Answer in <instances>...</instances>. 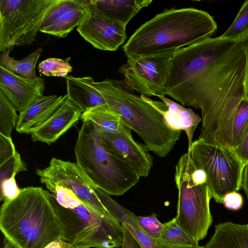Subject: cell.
<instances>
[{
  "label": "cell",
  "instance_id": "1",
  "mask_svg": "<svg viewBox=\"0 0 248 248\" xmlns=\"http://www.w3.org/2000/svg\"><path fill=\"white\" fill-rule=\"evenodd\" d=\"M248 35L220 36L178 49L170 65L165 94L184 106L200 109L197 140L232 150L233 121L246 97Z\"/></svg>",
  "mask_w": 248,
  "mask_h": 248
},
{
  "label": "cell",
  "instance_id": "2",
  "mask_svg": "<svg viewBox=\"0 0 248 248\" xmlns=\"http://www.w3.org/2000/svg\"><path fill=\"white\" fill-rule=\"evenodd\" d=\"M217 25L204 11L166 10L140 26L123 47L126 57L178 50L211 38Z\"/></svg>",
  "mask_w": 248,
  "mask_h": 248
},
{
  "label": "cell",
  "instance_id": "3",
  "mask_svg": "<svg viewBox=\"0 0 248 248\" xmlns=\"http://www.w3.org/2000/svg\"><path fill=\"white\" fill-rule=\"evenodd\" d=\"M0 229L5 239L17 248H45L63 238L50 192L41 187L20 188L16 198L3 202Z\"/></svg>",
  "mask_w": 248,
  "mask_h": 248
},
{
  "label": "cell",
  "instance_id": "4",
  "mask_svg": "<svg viewBox=\"0 0 248 248\" xmlns=\"http://www.w3.org/2000/svg\"><path fill=\"white\" fill-rule=\"evenodd\" d=\"M63 231V240L73 248H117L123 243L121 224L80 200L70 190L46 184Z\"/></svg>",
  "mask_w": 248,
  "mask_h": 248
},
{
  "label": "cell",
  "instance_id": "5",
  "mask_svg": "<svg viewBox=\"0 0 248 248\" xmlns=\"http://www.w3.org/2000/svg\"><path fill=\"white\" fill-rule=\"evenodd\" d=\"M92 85L108 107L119 114L123 124L142 140L150 151L164 157L173 149L180 140L181 131L171 128L150 104L119 81L106 79L94 81Z\"/></svg>",
  "mask_w": 248,
  "mask_h": 248
},
{
  "label": "cell",
  "instance_id": "6",
  "mask_svg": "<svg viewBox=\"0 0 248 248\" xmlns=\"http://www.w3.org/2000/svg\"><path fill=\"white\" fill-rule=\"evenodd\" d=\"M75 154L76 163L95 186L109 195H123L139 182L130 167L104 147L99 133L90 122H83Z\"/></svg>",
  "mask_w": 248,
  "mask_h": 248
},
{
  "label": "cell",
  "instance_id": "7",
  "mask_svg": "<svg viewBox=\"0 0 248 248\" xmlns=\"http://www.w3.org/2000/svg\"><path fill=\"white\" fill-rule=\"evenodd\" d=\"M193 164L187 151L175 165L174 181L178 191V201L175 218L177 224L199 243L205 237L212 224L210 209L212 197L206 184L194 177Z\"/></svg>",
  "mask_w": 248,
  "mask_h": 248
},
{
  "label": "cell",
  "instance_id": "8",
  "mask_svg": "<svg viewBox=\"0 0 248 248\" xmlns=\"http://www.w3.org/2000/svg\"><path fill=\"white\" fill-rule=\"evenodd\" d=\"M61 0H0V51L31 44Z\"/></svg>",
  "mask_w": 248,
  "mask_h": 248
},
{
  "label": "cell",
  "instance_id": "9",
  "mask_svg": "<svg viewBox=\"0 0 248 248\" xmlns=\"http://www.w3.org/2000/svg\"><path fill=\"white\" fill-rule=\"evenodd\" d=\"M187 151L195 166L206 173V184L216 202L222 203L226 194L241 188L244 166L232 150L196 140Z\"/></svg>",
  "mask_w": 248,
  "mask_h": 248
},
{
  "label": "cell",
  "instance_id": "10",
  "mask_svg": "<svg viewBox=\"0 0 248 248\" xmlns=\"http://www.w3.org/2000/svg\"><path fill=\"white\" fill-rule=\"evenodd\" d=\"M177 50L127 56L119 69L126 87L145 96H165L170 65Z\"/></svg>",
  "mask_w": 248,
  "mask_h": 248
},
{
  "label": "cell",
  "instance_id": "11",
  "mask_svg": "<svg viewBox=\"0 0 248 248\" xmlns=\"http://www.w3.org/2000/svg\"><path fill=\"white\" fill-rule=\"evenodd\" d=\"M35 172L44 185L49 184L62 186L70 190L80 200L97 212L114 218L96 194L94 190L95 185L77 163L53 157L46 168L37 169Z\"/></svg>",
  "mask_w": 248,
  "mask_h": 248
},
{
  "label": "cell",
  "instance_id": "12",
  "mask_svg": "<svg viewBox=\"0 0 248 248\" xmlns=\"http://www.w3.org/2000/svg\"><path fill=\"white\" fill-rule=\"evenodd\" d=\"M104 147L130 167L140 178L148 176L153 166V158L145 144L136 141L131 130L125 125L118 133H99Z\"/></svg>",
  "mask_w": 248,
  "mask_h": 248
},
{
  "label": "cell",
  "instance_id": "13",
  "mask_svg": "<svg viewBox=\"0 0 248 248\" xmlns=\"http://www.w3.org/2000/svg\"><path fill=\"white\" fill-rule=\"evenodd\" d=\"M90 12L77 31L94 47L115 51L125 40L126 27L103 16L90 5Z\"/></svg>",
  "mask_w": 248,
  "mask_h": 248
},
{
  "label": "cell",
  "instance_id": "14",
  "mask_svg": "<svg viewBox=\"0 0 248 248\" xmlns=\"http://www.w3.org/2000/svg\"><path fill=\"white\" fill-rule=\"evenodd\" d=\"M45 88V81L41 77L24 78L0 66V91L20 113L35 99L43 96Z\"/></svg>",
  "mask_w": 248,
  "mask_h": 248
},
{
  "label": "cell",
  "instance_id": "15",
  "mask_svg": "<svg viewBox=\"0 0 248 248\" xmlns=\"http://www.w3.org/2000/svg\"><path fill=\"white\" fill-rule=\"evenodd\" d=\"M82 112L68 98L39 128L31 134L34 142L47 144L55 142L78 123Z\"/></svg>",
  "mask_w": 248,
  "mask_h": 248
},
{
  "label": "cell",
  "instance_id": "16",
  "mask_svg": "<svg viewBox=\"0 0 248 248\" xmlns=\"http://www.w3.org/2000/svg\"><path fill=\"white\" fill-rule=\"evenodd\" d=\"M140 96L163 115L171 128L185 132L188 139V148H189L193 142L195 130L202 121V118L190 108H186L165 96L158 97L162 102L153 100L143 95Z\"/></svg>",
  "mask_w": 248,
  "mask_h": 248
},
{
  "label": "cell",
  "instance_id": "17",
  "mask_svg": "<svg viewBox=\"0 0 248 248\" xmlns=\"http://www.w3.org/2000/svg\"><path fill=\"white\" fill-rule=\"evenodd\" d=\"M67 95L42 96L20 113L16 127L19 133L31 134L41 126L61 106Z\"/></svg>",
  "mask_w": 248,
  "mask_h": 248
},
{
  "label": "cell",
  "instance_id": "18",
  "mask_svg": "<svg viewBox=\"0 0 248 248\" xmlns=\"http://www.w3.org/2000/svg\"><path fill=\"white\" fill-rule=\"evenodd\" d=\"M94 190L103 205L121 225L125 227L142 248H156V240L151 237L142 228L134 213L121 205L110 195L96 186Z\"/></svg>",
  "mask_w": 248,
  "mask_h": 248
},
{
  "label": "cell",
  "instance_id": "19",
  "mask_svg": "<svg viewBox=\"0 0 248 248\" xmlns=\"http://www.w3.org/2000/svg\"><path fill=\"white\" fill-rule=\"evenodd\" d=\"M67 98L82 112L107 104L100 93L92 85L94 81L91 77L65 78Z\"/></svg>",
  "mask_w": 248,
  "mask_h": 248
},
{
  "label": "cell",
  "instance_id": "20",
  "mask_svg": "<svg viewBox=\"0 0 248 248\" xmlns=\"http://www.w3.org/2000/svg\"><path fill=\"white\" fill-rule=\"evenodd\" d=\"M152 0H90V5L97 12L126 27L130 20Z\"/></svg>",
  "mask_w": 248,
  "mask_h": 248
},
{
  "label": "cell",
  "instance_id": "21",
  "mask_svg": "<svg viewBox=\"0 0 248 248\" xmlns=\"http://www.w3.org/2000/svg\"><path fill=\"white\" fill-rule=\"evenodd\" d=\"M206 248H248V223L227 221L217 224Z\"/></svg>",
  "mask_w": 248,
  "mask_h": 248
},
{
  "label": "cell",
  "instance_id": "22",
  "mask_svg": "<svg viewBox=\"0 0 248 248\" xmlns=\"http://www.w3.org/2000/svg\"><path fill=\"white\" fill-rule=\"evenodd\" d=\"M80 119L92 123L99 133H118L125 126L121 117L107 105L93 108L82 113Z\"/></svg>",
  "mask_w": 248,
  "mask_h": 248
},
{
  "label": "cell",
  "instance_id": "23",
  "mask_svg": "<svg viewBox=\"0 0 248 248\" xmlns=\"http://www.w3.org/2000/svg\"><path fill=\"white\" fill-rule=\"evenodd\" d=\"M90 2V0H87L85 3L65 14L54 23L40 31L60 38L65 37L87 17Z\"/></svg>",
  "mask_w": 248,
  "mask_h": 248
},
{
  "label": "cell",
  "instance_id": "24",
  "mask_svg": "<svg viewBox=\"0 0 248 248\" xmlns=\"http://www.w3.org/2000/svg\"><path fill=\"white\" fill-rule=\"evenodd\" d=\"M12 49H8L1 52L0 66L9 72L21 78L34 79L38 77L35 72V67L39 58L42 52V49L38 48L35 51L21 60H16L10 56Z\"/></svg>",
  "mask_w": 248,
  "mask_h": 248
},
{
  "label": "cell",
  "instance_id": "25",
  "mask_svg": "<svg viewBox=\"0 0 248 248\" xmlns=\"http://www.w3.org/2000/svg\"><path fill=\"white\" fill-rule=\"evenodd\" d=\"M160 238L156 241V247L160 248H192L199 246L176 223L175 217L164 223Z\"/></svg>",
  "mask_w": 248,
  "mask_h": 248
},
{
  "label": "cell",
  "instance_id": "26",
  "mask_svg": "<svg viewBox=\"0 0 248 248\" xmlns=\"http://www.w3.org/2000/svg\"><path fill=\"white\" fill-rule=\"evenodd\" d=\"M16 109L0 91V134L7 137H11L13 129L16 127L19 115Z\"/></svg>",
  "mask_w": 248,
  "mask_h": 248
},
{
  "label": "cell",
  "instance_id": "27",
  "mask_svg": "<svg viewBox=\"0 0 248 248\" xmlns=\"http://www.w3.org/2000/svg\"><path fill=\"white\" fill-rule=\"evenodd\" d=\"M248 35V0H245L233 21L221 37L235 40Z\"/></svg>",
  "mask_w": 248,
  "mask_h": 248
},
{
  "label": "cell",
  "instance_id": "28",
  "mask_svg": "<svg viewBox=\"0 0 248 248\" xmlns=\"http://www.w3.org/2000/svg\"><path fill=\"white\" fill-rule=\"evenodd\" d=\"M248 127V99H245L241 102L233 121L232 150L239 144Z\"/></svg>",
  "mask_w": 248,
  "mask_h": 248
},
{
  "label": "cell",
  "instance_id": "29",
  "mask_svg": "<svg viewBox=\"0 0 248 248\" xmlns=\"http://www.w3.org/2000/svg\"><path fill=\"white\" fill-rule=\"evenodd\" d=\"M40 75L65 78L72 71L71 65L58 58H50L42 61L38 66Z\"/></svg>",
  "mask_w": 248,
  "mask_h": 248
},
{
  "label": "cell",
  "instance_id": "30",
  "mask_svg": "<svg viewBox=\"0 0 248 248\" xmlns=\"http://www.w3.org/2000/svg\"><path fill=\"white\" fill-rule=\"evenodd\" d=\"M87 0H61L47 16L40 31L51 25L63 15L82 5Z\"/></svg>",
  "mask_w": 248,
  "mask_h": 248
},
{
  "label": "cell",
  "instance_id": "31",
  "mask_svg": "<svg viewBox=\"0 0 248 248\" xmlns=\"http://www.w3.org/2000/svg\"><path fill=\"white\" fill-rule=\"evenodd\" d=\"M137 218L140 226L151 237L156 241L160 238L165 224L159 221L155 214L148 217H137Z\"/></svg>",
  "mask_w": 248,
  "mask_h": 248
},
{
  "label": "cell",
  "instance_id": "32",
  "mask_svg": "<svg viewBox=\"0 0 248 248\" xmlns=\"http://www.w3.org/2000/svg\"><path fill=\"white\" fill-rule=\"evenodd\" d=\"M0 182L10 178L20 171L27 170V168L17 152L12 158L0 165Z\"/></svg>",
  "mask_w": 248,
  "mask_h": 248
},
{
  "label": "cell",
  "instance_id": "33",
  "mask_svg": "<svg viewBox=\"0 0 248 248\" xmlns=\"http://www.w3.org/2000/svg\"><path fill=\"white\" fill-rule=\"evenodd\" d=\"M16 176L5 179L0 182V201H7L16 198L20 192L17 186Z\"/></svg>",
  "mask_w": 248,
  "mask_h": 248
},
{
  "label": "cell",
  "instance_id": "34",
  "mask_svg": "<svg viewBox=\"0 0 248 248\" xmlns=\"http://www.w3.org/2000/svg\"><path fill=\"white\" fill-rule=\"evenodd\" d=\"M17 153L11 137L0 134V165L12 158Z\"/></svg>",
  "mask_w": 248,
  "mask_h": 248
},
{
  "label": "cell",
  "instance_id": "35",
  "mask_svg": "<svg viewBox=\"0 0 248 248\" xmlns=\"http://www.w3.org/2000/svg\"><path fill=\"white\" fill-rule=\"evenodd\" d=\"M222 203L225 207L231 210H238L243 205L242 195L237 191L230 192L225 195Z\"/></svg>",
  "mask_w": 248,
  "mask_h": 248
},
{
  "label": "cell",
  "instance_id": "36",
  "mask_svg": "<svg viewBox=\"0 0 248 248\" xmlns=\"http://www.w3.org/2000/svg\"><path fill=\"white\" fill-rule=\"evenodd\" d=\"M232 151L244 166L248 164V127L239 144Z\"/></svg>",
  "mask_w": 248,
  "mask_h": 248
},
{
  "label": "cell",
  "instance_id": "37",
  "mask_svg": "<svg viewBox=\"0 0 248 248\" xmlns=\"http://www.w3.org/2000/svg\"><path fill=\"white\" fill-rule=\"evenodd\" d=\"M121 225L123 232L124 239L123 243L121 248H142L125 227L123 225Z\"/></svg>",
  "mask_w": 248,
  "mask_h": 248
},
{
  "label": "cell",
  "instance_id": "38",
  "mask_svg": "<svg viewBox=\"0 0 248 248\" xmlns=\"http://www.w3.org/2000/svg\"><path fill=\"white\" fill-rule=\"evenodd\" d=\"M240 187L244 190L248 199V164L246 165L243 168L241 175Z\"/></svg>",
  "mask_w": 248,
  "mask_h": 248
},
{
  "label": "cell",
  "instance_id": "39",
  "mask_svg": "<svg viewBox=\"0 0 248 248\" xmlns=\"http://www.w3.org/2000/svg\"><path fill=\"white\" fill-rule=\"evenodd\" d=\"M45 248H73V246L62 239H58L51 242Z\"/></svg>",
  "mask_w": 248,
  "mask_h": 248
},
{
  "label": "cell",
  "instance_id": "40",
  "mask_svg": "<svg viewBox=\"0 0 248 248\" xmlns=\"http://www.w3.org/2000/svg\"><path fill=\"white\" fill-rule=\"evenodd\" d=\"M3 248H17L11 242L5 239L4 244Z\"/></svg>",
  "mask_w": 248,
  "mask_h": 248
},
{
  "label": "cell",
  "instance_id": "41",
  "mask_svg": "<svg viewBox=\"0 0 248 248\" xmlns=\"http://www.w3.org/2000/svg\"><path fill=\"white\" fill-rule=\"evenodd\" d=\"M245 92L246 97L248 99V70L245 82Z\"/></svg>",
  "mask_w": 248,
  "mask_h": 248
},
{
  "label": "cell",
  "instance_id": "42",
  "mask_svg": "<svg viewBox=\"0 0 248 248\" xmlns=\"http://www.w3.org/2000/svg\"><path fill=\"white\" fill-rule=\"evenodd\" d=\"M156 248H160L158 247H156ZM192 248H206L205 246H200L199 245L196 247Z\"/></svg>",
  "mask_w": 248,
  "mask_h": 248
}]
</instances>
